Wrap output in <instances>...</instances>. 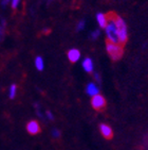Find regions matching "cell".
I'll return each instance as SVG.
<instances>
[{
  "mask_svg": "<svg viewBox=\"0 0 148 150\" xmlns=\"http://www.w3.org/2000/svg\"><path fill=\"white\" fill-rule=\"evenodd\" d=\"M108 16H110L113 19L114 23H115L120 44H122V45L126 44V42L128 40V33H127V26H126L125 20L123 19L121 16L115 14V13H109Z\"/></svg>",
  "mask_w": 148,
  "mask_h": 150,
  "instance_id": "1",
  "label": "cell"
},
{
  "mask_svg": "<svg viewBox=\"0 0 148 150\" xmlns=\"http://www.w3.org/2000/svg\"><path fill=\"white\" fill-rule=\"evenodd\" d=\"M106 49H107L108 54L110 55V58L113 61L120 60L124 54V50H123V47L121 45L113 44L109 40H107V43H106Z\"/></svg>",
  "mask_w": 148,
  "mask_h": 150,
  "instance_id": "2",
  "label": "cell"
},
{
  "mask_svg": "<svg viewBox=\"0 0 148 150\" xmlns=\"http://www.w3.org/2000/svg\"><path fill=\"white\" fill-rule=\"evenodd\" d=\"M108 16V15H107ZM108 25L106 27V34H107V38H108L109 42L113 44H120V40H119V35H117V27H115V23H114L113 19L109 16L108 17Z\"/></svg>",
  "mask_w": 148,
  "mask_h": 150,
  "instance_id": "3",
  "label": "cell"
},
{
  "mask_svg": "<svg viewBox=\"0 0 148 150\" xmlns=\"http://www.w3.org/2000/svg\"><path fill=\"white\" fill-rule=\"evenodd\" d=\"M106 104H107V102H106V99L104 98V96H102V95H100V94H98V95L92 97L91 105H92V108H93L94 110L103 111L106 108Z\"/></svg>",
  "mask_w": 148,
  "mask_h": 150,
  "instance_id": "4",
  "label": "cell"
},
{
  "mask_svg": "<svg viewBox=\"0 0 148 150\" xmlns=\"http://www.w3.org/2000/svg\"><path fill=\"white\" fill-rule=\"evenodd\" d=\"M40 126L39 124L37 122L36 120H31L29 121L28 125H27V131H28L31 135H35V134H38L40 132Z\"/></svg>",
  "mask_w": 148,
  "mask_h": 150,
  "instance_id": "5",
  "label": "cell"
},
{
  "mask_svg": "<svg viewBox=\"0 0 148 150\" xmlns=\"http://www.w3.org/2000/svg\"><path fill=\"white\" fill-rule=\"evenodd\" d=\"M100 131H101V134L106 139H111L113 137V131H112L111 127L108 126V125H105V124L100 125Z\"/></svg>",
  "mask_w": 148,
  "mask_h": 150,
  "instance_id": "6",
  "label": "cell"
},
{
  "mask_svg": "<svg viewBox=\"0 0 148 150\" xmlns=\"http://www.w3.org/2000/svg\"><path fill=\"white\" fill-rule=\"evenodd\" d=\"M80 52L78 49H70L68 51V59L70 62H72V63H75V62H77V61L80 60Z\"/></svg>",
  "mask_w": 148,
  "mask_h": 150,
  "instance_id": "7",
  "label": "cell"
},
{
  "mask_svg": "<svg viewBox=\"0 0 148 150\" xmlns=\"http://www.w3.org/2000/svg\"><path fill=\"white\" fill-rule=\"evenodd\" d=\"M96 20L97 23H98V25H100L101 28H105L107 27V25H108V16L107 15H105L104 13H97L96 14Z\"/></svg>",
  "mask_w": 148,
  "mask_h": 150,
  "instance_id": "8",
  "label": "cell"
},
{
  "mask_svg": "<svg viewBox=\"0 0 148 150\" xmlns=\"http://www.w3.org/2000/svg\"><path fill=\"white\" fill-rule=\"evenodd\" d=\"M86 92H87V94H88L89 96L94 97V96L98 95V93H100V88H98V87H97L94 83H89L88 85H87Z\"/></svg>",
  "mask_w": 148,
  "mask_h": 150,
  "instance_id": "9",
  "label": "cell"
},
{
  "mask_svg": "<svg viewBox=\"0 0 148 150\" xmlns=\"http://www.w3.org/2000/svg\"><path fill=\"white\" fill-rule=\"evenodd\" d=\"M83 67L87 72H92L93 71V61L90 58H86L83 61Z\"/></svg>",
  "mask_w": 148,
  "mask_h": 150,
  "instance_id": "10",
  "label": "cell"
},
{
  "mask_svg": "<svg viewBox=\"0 0 148 150\" xmlns=\"http://www.w3.org/2000/svg\"><path fill=\"white\" fill-rule=\"evenodd\" d=\"M35 66H36V68L39 71H41V70H43V67H45V64H43V60L41 57H37L36 59H35Z\"/></svg>",
  "mask_w": 148,
  "mask_h": 150,
  "instance_id": "11",
  "label": "cell"
},
{
  "mask_svg": "<svg viewBox=\"0 0 148 150\" xmlns=\"http://www.w3.org/2000/svg\"><path fill=\"white\" fill-rule=\"evenodd\" d=\"M16 91H17V86L15 85V84H12L11 87H10V93H9V96L10 98L13 99L16 95Z\"/></svg>",
  "mask_w": 148,
  "mask_h": 150,
  "instance_id": "12",
  "label": "cell"
},
{
  "mask_svg": "<svg viewBox=\"0 0 148 150\" xmlns=\"http://www.w3.org/2000/svg\"><path fill=\"white\" fill-rule=\"evenodd\" d=\"M85 28V20H80V23H78V26H77L76 30L77 31H80V30H83Z\"/></svg>",
  "mask_w": 148,
  "mask_h": 150,
  "instance_id": "13",
  "label": "cell"
},
{
  "mask_svg": "<svg viewBox=\"0 0 148 150\" xmlns=\"http://www.w3.org/2000/svg\"><path fill=\"white\" fill-rule=\"evenodd\" d=\"M100 34H101L100 30H95L93 33H91V38H93V40H96V38L100 36Z\"/></svg>",
  "mask_w": 148,
  "mask_h": 150,
  "instance_id": "14",
  "label": "cell"
},
{
  "mask_svg": "<svg viewBox=\"0 0 148 150\" xmlns=\"http://www.w3.org/2000/svg\"><path fill=\"white\" fill-rule=\"evenodd\" d=\"M52 135L57 139V137H59V136H60V132L57 130V129H53V131H52Z\"/></svg>",
  "mask_w": 148,
  "mask_h": 150,
  "instance_id": "15",
  "label": "cell"
},
{
  "mask_svg": "<svg viewBox=\"0 0 148 150\" xmlns=\"http://www.w3.org/2000/svg\"><path fill=\"white\" fill-rule=\"evenodd\" d=\"M19 1L20 0H12V8H13V9H16L18 6V4H19Z\"/></svg>",
  "mask_w": 148,
  "mask_h": 150,
  "instance_id": "16",
  "label": "cell"
},
{
  "mask_svg": "<svg viewBox=\"0 0 148 150\" xmlns=\"http://www.w3.org/2000/svg\"><path fill=\"white\" fill-rule=\"evenodd\" d=\"M46 114H47V116H48L49 119H51V120H53V119H54V117H53V115H52V113L50 112V111H47Z\"/></svg>",
  "mask_w": 148,
  "mask_h": 150,
  "instance_id": "17",
  "label": "cell"
},
{
  "mask_svg": "<svg viewBox=\"0 0 148 150\" xmlns=\"http://www.w3.org/2000/svg\"><path fill=\"white\" fill-rule=\"evenodd\" d=\"M9 2H10V0H1V6H6Z\"/></svg>",
  "mask_w": 148,
  "mask_h": 150,
  "instance_id": "18",
  "label": "cell"
},
{
  "mask_svg": "<svg viewBox=\"0 0 148 150\" xmlns=\"http://www.w3.org/2000/svg\"><path fill=\"white\" fill-rule=\"evenodd\" d=\"M94 78H95V80H96L97 82H101V78L98 74H94Z\"/></svg>",
  "mask_w": 148,
  "mask_h": 150,
  "instance_id": "19",
  "label": "cell"
},
{
  "mask_svg": "<svg viewBox=\"0 0 148 150\" xmlns=\"http://www.w3.org/2000/svg\"><path fill=\"white\" fill-rule=\"evenodd\" d=\"M43 32L45 33V34H48L49 32H50V29H43Z\"/></svg>",
  "mask_w": 148,
  "mask_h": 150,
  "instance_id": "20",
  "label": "cell"
}]
</instances>
